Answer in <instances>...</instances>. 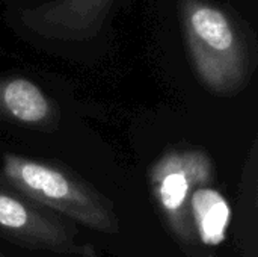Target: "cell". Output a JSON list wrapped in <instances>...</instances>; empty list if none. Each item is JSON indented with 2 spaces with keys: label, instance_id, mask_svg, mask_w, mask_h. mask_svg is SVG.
<instances>
[{
  "label": "cell",
  "instance_id": "7a4b0ae2",
  "mask_svg": "<svg viewBox=\"0 0 258 257\" xmlns=\"http://www.w3.org/2000/svg\"><path fill=\"white\" fill-rule=\"evenodd\" d=\"M213 174L212 158L195 147L168 150L148 171V185L162 217L174 236L187 247L198 244L190 221V197L198 188L210 186Z\"/></svg>",
  "mask_w": 258,
  "mask_h": 257
},
{
  "label": "cell",
  "instance_id": "3957f363",
  "mask_svg": "<svg viewBox=\"0 0 258 257\" xmlns=\"http://www.w3.org/2000/svg\"><path fill=\"white\" fill-rule=\"evenodd\" d=\"M189 27L194 35V62L201 80L215 92H236L245 82V68L225 14L212 6H198L189 17Z\"/></svg>",
  "mask_w": 258,
  "mask_h": 257
},
{
  "label": "cell",
  "instance_id": "52a82bcc",
  "mask_svg": "<svg viewBox=\"0 0 258 257\" xmlns=\"http://www.w3.org/2000/svg\"><path fill=\"white\" fill-rule=\"evenodd\" d=\"M80 257H100L98 256V253L95 251V248L91 245V244H83L82 247H80Z\"/></svg>",
  "mask_w": 258,
  "mask_h": 257
},
{
  "label": "cell",
  "instance_id": "ba28073f",
  "mask_svg": "<svg viewBox=\"0 0 258 257\" xmlns=\"http://www.w3.org/2000/svg\"><path fill=\"white\" fill-rule=\"evenodd\" d=\"M0 257H2V254H0Z\"/></svg>",
  "mask_w": 258,
  "mask_h": 257
},
{
  "label": "cell",
  "instance_id": "277c9868",
  "mask_svg": "<svg viewBox=\"0 0 258 257\" xmlns=\"http://www.w3.org/2000/svg\"><path fill=\"white\" fill-rule=\"evenodd\" d=\"M76 229L56 214L0 185V238L24 248L80 254Z\"/></svg>",
  "mask_w": 258,
  "mask_h": 257
},
{
  "label": "cell",
  "instance_id": "5b68a950",
  "mask_svg": "<svg viewBox=\"0 0 258 257\" xmlns=\"http://www.w3.org/2000/svg\"><path fill=\"white\" fill-rule=\"evenodd\" d=\"M0 120L53 129L57 112L39 86L23 77L0 79Z\"/></svg>",
  "mask_w": 258,
  "mask_h": 257
},
{
  "label": "cell",
  "instance_id": "8992f818",
  "mask_svg": "<svg viewBox=\"0 0 258 257\" xmlns=\"http://www.w3.org/2000/svg\"><path fill=\"white\" fill-rule=\"evenodd\" d=\"M192 229L197 241L207 247H216L225 241L230 224V204L225 197L210 186L198 188L189 203Z\"/></svg>",
  "mask_w": 258,
  "mask_h": 257
},
{
  "label": "cell",
  "instance_id": "6da1fadb",
  "mask_svg": "<svg viewBox=\"0 0 258 257\" xmlns=\"http://www.w3.org/2000/svg\"><path fill=\"white\" fill-rule=\"evenodd\" d=\"M0 185L98 233L115 235L119 230L112 204L89 185L56 165L5 153L0 162Z\"/></svg>",
  "mask_w": 258,
  "mask_h": 257
}]
</instances>
